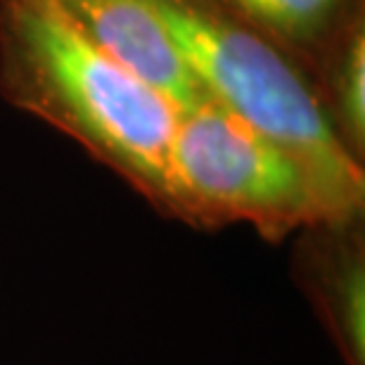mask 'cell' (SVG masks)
Instances as JSON below:
<instances>
[{
  "mask_svg": "<svg viewBox=\"0 0 365 365\" xmlns=\"http://www.w3.org/2000/svg\"><path fill=\"white\" fill-rule=\"evenodd\" d=\"M171 195L173 221L195 230L245 223L273 245L323 218H339L292 152L214 100L180 109Z\"/></svg>",
  "mask_w": 365,
  "mask_h": 365,
  "instance_id": "obj_3",
  "label": "cell"
},
{
  "mask_svg": "<svg viewBox=\"0 0 365 365\" xmlns=\"http://www.w3.org/2000/svg\"><path fill=\"white\" fill-rule=\"evenodd\" d=\"M230 14L313 71L330 43L365 12V0H216Z\"/></svg>",
  "mask_w": 365,
  "mask_h": 365,
  "instance_id": "obj_6",
  "label": "cell"
},
{
  "mask_svg": "<svg viewBox=\"0 0 365 365\" xmlns=\"http://www.w3.org/2000/svg\"><path fill=\"white\" fill-rule=\"evenodd\" d=\"M207 100L292 152L334 216L365 214V166L327 126L311 74L216 0H145Z\"/></svg>",
  "mask_w": 365,
  "mask_h": 365,
  "instance_id": "obj_2",
  "label": "cell"
},
{
  "mask_svg": "<svg viewBox=\"0 0 365 365\" xmlns=\"http://www.w3.org/2000/svg\"><path fill=\"white\" fill-rule=\"evenodd\" d=\"M0 98L78 143L171 218L180 109L83 38L53 0H0Z\"/></svg>",
  "mask_w": 365,
  "mask_h": 365,
  "instance_id": "obj_1",
  "label": "cell"
},
{
  "mask_svg": "<svg viewBox=\"0 0 365 365\" xmlns=\"http://www.w3.org/2000/svg\"><path fill=\"white\" fill-rule=\"evenodd\" d=\"M64 19L95 48L121 62L178 109L207 100L169 34L145 0H53Z\"/></svg>",
  "mask_w": 365,
  "mask_h": 365,
  "instance_id": "obj_5",
  "label": "cell"
},
{
  "mask_svg": "<svg viewBox=\"0 0 365 365\" xmlns=\"http://www.w3.org/2000/svg\"><path fill=\"white\" fill-rule=\"evenodd\" d=\"M311 81L334 138L365 166V12L330 43Z\"/></svg>",
  "mask_w": 365,
  "mask_h": 365,
  "instance_id": "obj_7",
  "label": "cell"
},
{
  "mask_svg": "<svg viewBox=\"0 0 365 365\" xmlns=\"http://www.w3.org/2000/svg\"><path fill=\"white\" fill-rule=\"evenodd\" d=\"M289 271L344 365H365V214L297 232Z\"/></svg>",
  "mask_w": 365,
  "mask_h": 365,
  "instance_id": "obj_4",
  "label": "cell"
}]
</instances>
